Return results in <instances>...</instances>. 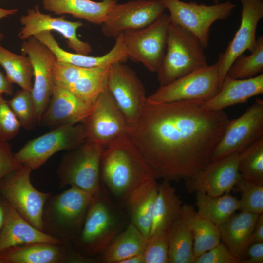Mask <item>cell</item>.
<instances>
[{"instance_id": "obj_12", "label": "cell", "mask_w": 263, "mask_h": 263, "mask_svg": "<svg viewBox=\"0 0 263 263\" xmlns=\"http://www.w3.org/2000/svg\"><path fill=\"white\" fill-rule=\"evenodd\" d=\"M106 87L123 115L128 128L137 122L147 97L143 84L135 73L123 62L109 67Z\"/></svg>"}, {"instance_id": "obj_9", "label": "cell", "mask_w": 263, "mask_h": 263, "mask_svg": "<svg viewBox=\"0 0 263 263\" xmlns=\"http://www.w3.org/2000/svg\"><path fill=\"white\" fill-rule=\"evenodd\" d=\"M87 139L84 124L65 125L29 140L14 155L23 166L32 170L43 165L55 153L70 150Z\"/></svg>"}, {"instance_id": "obj_29", "label": "cell", "mask_w": 263, "mask_h": 263, "mask_svg": "<svg viewBox=\"0 0 263 263\" xmlns=\"http://www.w3.org/2000/svg\"><path fill=\"white\" fill-rule=\"evenodd\" d=\"M180 218L192 234L195 258L220 243L218 225L200 216L192 205H182Z\"/></svg>"}, {"instance_id": "obj_39", "label": "cell", "mask_w": 263, "mask_h": 263, "mask_svg": "<svg viewBox=\"0 0 263 263\" xmlns=\"http://www.w3.org/2000/svg\"><path fill=\"white\" fill-rule=\"evenodd\" d=\"M168 231L157 230L150 234L143 252L145 263H168Z\"/></svg>"}, {"instance_id": "obj_24", "label": "cell", "mask_w": 263, "mask_h": 263, "mask_svg": "<svg viewBox=\"0 0 263 263\" xmlns=\"http://www.w3.org/2000/svg\"><path fill=\"white\" fill-rule=\"evenodd\" d=\"M39 242L65 244L32 225L9 203L6 217L0 233V253L12 246Z\"/></svg>"}, {"instance_id": "obj_42", "label": "cell", "mask_w": 263, "mask_h": 263, "mask_svg": "<svg viewBox=\"0 0 263 263\" xmlns=\"http://www.w3.org/2000/svg\"><path fill=\"white\" fill-rule=\"evenodd\" d=\"M23 166L16 158L9 142L0 141V180Z\"/></svg>"}, {"instance_id": "obj_44", "label": "cell", "mask_w": 263, "mask_h": 263, "mask_svg": "<svg viewBox=\"0 0 263 263\" xmlns=\"http://www.w3.org/2000/svg\"><path fill=\"white\" fill-rule=\"evenodd\" d=\"M263 242V214L258 215L256 224L252 234L249 239L247 247L251 244Z\"/></svg>"}, {"instance_id": "obj_2", "label": "cell", "mask_w": 263, "mask_h": 263, "mask_svg": "<svg viewBox=\"0 0 263 263\" xmlns=\"http://www.w3.org/2000/svg\"><path fill=\"white\" fill-rule=\"evenodd\" d=\"M154 178L152 169L127 133L104 148L100 162L101 184L122 203L133 189Z\"/></svg>"}, {"instance_id": "obj_1", "label": "cell", "mask_w": 263, "mask_h": 263, "mask_svg": "<svg viewBox=\"0 0 263 263\" xmlns=\"http://www.w3.org/2000/svg\"><path fill=\"white\" fill-rule=\"evenodd\" d=\"M204 102L155 103L147 98L137 122L128 128L156 179L186 181L211 161L228 118Z\"/></svg>"}, {"instance_id": "obj_31", "label": "cell", "mask_w": 263, "mask_h": 263, "mask_svg": "<svg viewBox=\"0 0 263 263\" xmlns=\"http://www.w3.org/2000/svg\"><path fill=\"white\" fill-rule=\"evenodd\" d=\"M182 207V202L175 189L169 181L163 180L158 186L150 234L157 230L168 231L180 216Z\"/></svg>"}, {"instance_id": "obj_35", "label": "cell", "mask_w": 263, "mask_h": 263, "mask_svg": "<svg viewBox=\"0 0 263 263\" xmlns=\"http://www.w3.org/2000/svg\"><path fill=\"white\" fill-rule=\"evenodd\" d=\"M238 168L243 178L263 185V136L239 153Z\"/></svg>"}, {"instance_id": "obj_28", "label": "cell", "mask_w": 263, "mask_h": 263, "mask_svg": "<svg viewBox=\"0 0 263 263\" xmlns=\"http://www.w3.org/2000/svg\"><path fill=\"white\" fill-rule=\"evenodd\" d=\"M259 214L240 211L218 225L220 238L239 261L243 258Z\"/></svg>"}, {"instance_id": "obj_27", "label": "cell", "mask_w": 263, "mask_h": 263, "mask_svg": "<svg viewBox=\"0 0 263 263\" xmlns=\"http://www.w3.org/2000/svg\"><path fill=\"white\" fill-rule=\"evenodd\" d=\"M117 3L116 0H42L46 10L56 15L70 14L95 24L101 25Z\"/></svg>"}, {"instance_id": "obj_10", "label": "cell", "mask_w": 263, "mask_h": 263, "mask_svg": "<svg viewBox=\"0 0 263 263\" xmlns=\"http://www.w3.org/2000/svg\"><path fill=\"white\" fill-rule=\"evenodd\" d=\"M32 171L23 166L3 177L0 180V193L20 215L43 231V210L52 193L34 188L30 179Z\"/></svg>"}, {"instance_id": "obj_48", "label": "cell", "mask_w": 263, "mask_h": 263, "mask_svg": "<svg viewBox=\"0 0 263 263\" xmlns=\"http://www.w3.org/2000/svg\"><path fill=\"white\" fill-rule=\"evenodd\" d=\"M120 263H145L143 254L131 256L122 261Z\"/></svg>"}, {"instance_id": "obj_36", "label": "cell", "mask_w": 263, "mask_h": 263, "mask_svg": "<svg viewBox=\"0 0 263 263\" xmlns=\"http://www.w3.org/2000/svg\"><path fill=\"white\" fill-rule=\"evenodd\" d=\"M263 37L257 38L256 46L249 55L238 56L231 65L227 75L233 79H247L263 73Z\"/></svg>"}, {"instance_id": "obj_47", "label": "cell", "mask_w": 263, "mask_h": 263, "mask_svg": "<svg viewBox=\"0 0 263 263\" xmlns=\"http://www.w3.org/2000/svg\"><path fill=\"white\" fill-rule=\"evenodd\" d=\"M17 9H5L0 7V20L5 17L16 14L18 12ZM4 38V35L0 33V41Z\"/></svg>"}, {"instance_id": "obj_7", "label": "cell", "mask_w": 263, "mask_h": 263, "mask_svg": "<svg viewBox=\"0 0 263 263\" xmlns=\"http://www.w3.org/2000/svg\"><path fill=\"white\" fill-rule=\"evenodd\" d=\"M160 0L169 11L170 23L192 33L205 49L208 46L212 25L217 20L226 19L236 6L229 1L207 5L180 0Z\"/></svg>"}, {"instance_id": "obj_33", "label": "cell", "mask_w": 263, "mask_h": 263, "mask_svg": "<svg viewBox=\"0 0 263 263\" xmlns=\"http://www.w3.org/2000/svg\"><path fill=\"white\" fill-rule=\"evenodd\" d=\"M167 231L168 263H193L195 259L193 237L180 216L173 222Z\"/></svg>"}, {"instance_id": "obj_4", "label": "cell", "mask_w": 263, "mask_h": 263, "mask_svg": "<svg viewBox=\"0 0 263 263\" xmlns=\"http://www.w3.org/2000/svg\"><path fill=\"white\" fill-rule=\"evenodd\" d=\"M93 195L74 187L50 196L42 216L43 231L71 244L79 233Z\"/></svg>"}, {"instance_id": "obj_37", "label": "cell", "mask_w": 263, "mask_h": 263, "mask_svg": "<svg viewBox=\"0 0 263 263\" xmlns=\"http://www.w3.org/2000/svg\"><path fill=\"white\" fill-rule=\"evenodd\" d=\"M7 103L21 127L31 130L39 124L31 92L21 89L17 91Z\"/></svg>"}, {"instance_id": "obj_5", "label": "cell", "mask_w": 263, "mask_h": 263, "mask_svg": "<svg viewBox=\"0 0 263 263\" xmlns=\"http://www.w3.org/2000/svg\"><path fill=\"white\" fill-rule=\"evenodd\" d=\"M204 49L192 33L170 23L165 56L157 72L160 86L207 65Z\"/></svg>"}, {"instance_id": "obj_3", "label": "cell", "mask_w": 263, "mask_h": 263, "mask_svg": "<svg viewBox=\"0 0 263 263\" xmlns=\"http://www.w3.org/2000/svg\"><path fill=\"white\" fill-rule=\"evenodd\" d=\"M121 207L112 201L101 184L100 190L93 197L72 246L85 256H100L130 222Z\"/></svg>"}, {"instance_id": "obj_41", "label": "cell", "mask_w": 263, "mask_h": 263, "mask_svg": "<svg viewBox=\"0 0 263 263\" xmlns=\"http://www.w3.org/2000/svg\"><path fill=\"white\" fill-rule=\"evenodd\" d=\"M226 246L220 242L217 245L195 258L193 263H239Z\"/></svg>"}, {"instance_id": "obj_32", "label": "cell", "mask_w": 263, "mask_h": 263, "mask_svg": "<svg viewBox=\"0 0 263 263\" xmlns=\"http://www.w3.org/2000/svg\"><path fill=\"white\" fill-rule=\"evenodd\" d=\"M195 193L198 214L217 225L239 210V199L229 193L216 197L200 192Z\"/></svg>"}, {"instance_id": "obj_22", "label": "cell", "mask_w": 263, "mask_h": 263, "mask_svg": "<svg viewBox=\"0 0 263 263\" xmlns=\"http://www.w3.org/2000/svg\"><path fill=\"white\" fill-rule=\"evenodd\" d=\"M93 108V104L55 84L49 103L39 124L55 128L82 123L89 116Z\"/></svg>"}, {"instance_id": "obj_40", "label": "cell", "mask_w": 263, "mask_h": 263, "mask_svg": "<svg viewBox=\"0 0 263 263\" xmlns=\"http://www.w3.org/2000/svg\"><path fill=\"white\" fill-rule=\"evenodd\" d=\"M20 128L7 101L0 96V141L9 142L18 134Z\"/></svg>"}, {"instance_id": "obj_6", "label": "cell", "mask_w": 263, "mask_h": 263, "mask_svg": "<svg viewBox=\"0 0 263 263\" xmlns=\"http://www.w3.org/2000/svg\"><path fill=\"white\" fill-rule=\"evenodd\" d=\"M104 147L86 139L77 148L68 150L57 169L60 187H74L92 195L101 189L100 162Z\"/></svg>"}, {"instance_id": "obj_8", "label": "cell", "mask_w": 263, "mask_h": 263, "mask_svg": "<svg viewBox=\"0 0 263 263\" xmlns=\"http://www.w3.org/2000/svg\"><path fill=\"white\" fill-rule=\"evenodd\" d=\"M221 86L217 61L160 86L147 97V100L155 103L189 100L206 101L217 94Z\"/></svg>"}, {"instance_id": "obj_21", "label": "cell", "mask_w": 263, "mask_h": 263, "mask_svg": "<svg viewBox=\"0 0 263 263\" xmlns=\"http://www.w3.org/2000/svg\"><path fill=\"white\" fill-rule=\"evenodd\" d=\"M64 16L53 17L40 11L38 5L29 9L26 15L21 17L22 25L18 36L25 40L43 31H54L61 34L66 39L68 47L75 53L88 55L92 48L87 42L80 40L77 31L83 25L82 22L71 21L65 19Z\"/></svg>"}, {"instance_id": "obj_19", "label": "cell", "mask_w": 263, "mask_h": 263, "mask_svg": "<svg viewBox=\"0 0 263 263\" xmlns=\"http://www.w3.org/2000/svg\"><path fill=\"white\" fill-rule=\"evenodd\" d=\"M5 263H92L97 259L85 256L69 243H34L8 248L0 253Z\"/></svg>"}, {"instance_id": "obj_26", "label": "cell", "mask_w": 263, "mask_h": 263, "mask_svg": "<svg viewBox=\"0 0 263 263\" xmlns=\"http://www.w3.org/2000/svg\"><path fill=\"white\" fill-rule=\"evenodd\" d=\"M158 184L154 178L133 189L124 202L130 222L148 238L152 224Z\"/></svg>"}, {"instance_id": "obj_45", "label": "cell", "mask_w": 263, "mask_h": 263, "mask_svg": "<svg viewBox=\"0 0 263 263\" xmlns=\"http://www.w3.org/2000/svg\"><path fill=\"white\" fill-rule=\"evenodd\" d=\"M13 93V86L5 76L0 71V96L3 94L12 95Z\"/></svg>"}, {"instance_id": "obj_17", "label": "cell", "mask_w": 263, "mask_h": 263, "mask_svg": "<svg viewBox=\"0 0 263 263\" xmlns=\"http://www.w3.org/2000/svg\"><path fill=\"white\" fill-rule=\"evenodd\" d=\"M21 51L29 58L32 65L34 81L31 93L40 122L55 85L53 72L57 59L54 54L34 36L24 40Z\"/></svg>"}, {"instance_id": "obj_49", "label": "cell", "mask_w": 263, "mask_h": 263, "mask_svg": "<svg viewBox=\"0 0 263 263\" xmlns=\"http://www.w3.org/2000/svg\"><path fill=\"white\" fill-rule=\"evenodd\" d=\"M220 0H214V2L215 3H218Z\"/></svg>"}, {"instance_id": "obj_50", "label": "cell", "mask_w": 263, "mask_h": 263, "mask_svg": "<svg viewBox=\"0 0 263 263\" xmlns=\"http://www.w3.org/2000/svg\"><path fill=\"white\" fill-rule=\"evenodd\" d=\"M0 263H5L2 260L0 259Z\"/></svg>"}, {"instance_id": "obj_38", "label": "cell", "mask_w": 263, "mask_h": 263, "mask_svg": "<svg viewBox=\"0 0 263 263\" xmlns=\"http://www.w3.org/2000/svg\"><path fill=\"white\" fill-rule=\"evenodd\" d=\"M236 186L240 192V211L260 214L263 212V185L248 181L243 177Z\"/></svg>"}, {"instance_id": "obj_14", "label": "cell", "mask_w": 263, "mask_h": 263, "mask_svg": "<svg viewBox=\"0 0 263 263\" xmlns=\"http://www.w3.org/2000/svg\"><path fill=\"white\" fill-rule=\"evenodd\" d=\"M166 8L160 0H134L115 4L102 23V33L115 38L126 32L144 28L154 22Z\"/></svg>"}, {"instance_id": "obj_25", "label": "cell", "mask_w": 263, "mask_h": 263, "mask_svg": "<svg viewBox=\"0 0 263 263\" xmlns=\"http://www.w3.org/2000/svg\"><path fill=\"white\" fill-rule=\"evenodd\" d=\"M263 93V73L247 79H233L226 75L217 94L204 102L208 110L221 111Z\"/></svg>"}, {"instance_id": "obj_46", "label": "cell", "mask_w": 263, "mask_h": 263, "mask_svg": "<svg viewBox=\"0 0 263 263\" xmlns=\"http://www.w3.org/2000/svg\"><path fill=\"white\" fill-rule=\"evenodd\" d=\"M8 206L9 203L0 193V233L6 217Z\"/></svg>"}, {"instance_id": "obj_43", "label": "cell", "mask_w": 263, "mask_h": 263, "mask_svg": "<svg viewBox=\"0 0 263 263\" xmlns=\"http://www.w3.org/2000/svg\"><path fill=\"white\" fill-rule=\"evenodd\" d=\"M242 263H263V242H256L246 248L243 258L239 261Z\"/></svg>"}, {"instance_id": "obj_13", "label": "cell", "mask_w": 263, "mask_h": 263, "mask_svg": "<svg viewBox=\"0 0 263 263\" xmlns=\"http://www.w3.org/2000/svg\"><path fill=\"white\" fill-rule=\"evenodd\" d=\"M263 136V101L258 98L239 117L228 120L213 150L211 161L240 153Z\"/></svg>"}, {"instance_id": "obj_15", "label": "cell", "mask_w": 263, "mask_h": 263, "mask_svg": "<svg viewBox=\"0 0 263 263\" xmlns=\"http://www.w3.org/2000/svg\"><path fill=\"white\" fill-rule=\"evenodd\" d=\"M239 153L211 161L185 181L187 191L216 197L229 193L242 176L239 171Z\"/></svg>"}, {"instance_id": "obj_30", "label": "cell", "mask_w": 263, "mask_h": 263, "mask_svg": "<svg viewBox=\"0 0 263 263\" xmlns=\"http://www.w3.org/2000/svg\"><path fill=\"white\" fill-rule=\"evenodd\" d=\"M147 239L135 225L130 222L99 256V262L120 263L131 256L143 254Z\"/></svg>"}, {"instance_id": "obj_34", "label": "cell", "mask_w": 263, "mask_h": 263, "mask_svg": "<svg viewBox=\"0 0 263 263\" xmlns=\"http://www.w3.org/2000/svg\"><path fill=\"white\" fill-rule=\"evenodd\" d=\"M0 65L5 71L6 77L11 83L32 92L33 69L27 56L16 54L0 43Z\"/></svg>"}, {"instance_id": "obj_20", "label": "cell", "mask_w": 263, "mask_h": 263, "mask_svg": "<svg viewBox=\"0 0 263 263\" xmlns=\"http://www.w3.org/2000/svg\"><path fill=\"white\" fill-rule=\"evenodd\" d=\"M109 67L86 68L56 60L53 72L54 83L94 104L106 88Z\"/></svg>"}, {"instance_id": "obj_11", "label": "cell", "mask_w": 263, "mask_h": 263, "mask_svg": "<svg viewBox=\"0 0 263 263\" xmlns=\"http://www.w3.org/2000/svg\"><path fill=\"white\" fill-rule=\"evenodd\" d=\"M170 23L169 15L164 13L148 26L122 34L128 58L157 73L165 56Z\"/></svg>"}, {"instance_id": "obj_16", "label": "cell", "mask_w": 263, "mask_h": 263, "mask_svg": "<svg viewBox=\"0 0 263 263\" xmlns=\"http://www.w3.org/2000/svg\"><path fill=\"white\" fill-rule=\"evenodd\" d=\"M82 123L86 139L104 148L128 131L126 121L106 87L95 100L91 113Z\"/></svg>"}, {"instance_id": "obj_18", "label": "cell", "mask_w": 263, "mask_h": 263, "mask_svg": "<svg viewBox=\"0 0 263 263\" xmlns=\"http://www.w3.org/2000/svg\"><path fill=\"white\" fill-rule=\"evenodd\" d=\"M240 2L242 10L240 26L225 51L219 54L217 62L221 85L234 60L245 51L251 52L255 48L257 28L263 17V0H240Z\"/></svg>"}, {"instance_id": "obj_23", "label": "cell", "mask_w": 263, "mask_h": 263, "mask_svg": "<svg viewBox=\"0 0 263 263\" xmlns=\"http://www.w3.org/2000/svg\"><path fill=\"white\" fill-rule=\"evenodd\" d=\"M34 37L48 48L55 55L57 61L75 66L97 68L109 66L117 62H125L128 58L122 34L116 37L113 47L101 56H90L67 52L61 48L51 31H43Z\"/></svg>"}]
</instances>
